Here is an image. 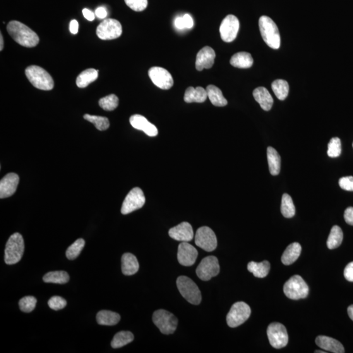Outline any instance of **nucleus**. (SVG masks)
<instances>
[{"label": "nucleus", "mask_w": 353, "mask_h": 353, "mask_svg": "<svg viewBox=\"0 0 353 353\" xmlns=\"http://www.w3.org/2000/svg\"><path fill=\"white\" fill-rule=\"evenodd\" d=\"M302 247L299 243H293L285 249L282 256V261L285 265L289 266L298 260L301 254Z\"/></svg>", "instance_id": "nucleus-25"}, {"label": "nucleus", "mask_w": 353, "mask_h": 353, "mask_svg": "<svg viewBox=\"0 0 353 353\" xmlns=\"http://www.w3.org/2000/svg\"><path fill=\"white\" fill-rule=\"evenodd\" d=\"M37 300L33 296H25L19 301V307L21 310L25 313H30L35 309Z\"/></svg>", "instance_id": "nucleus-41"}, {"label": "nucleus", "mask_w": 353, "mask_h": 353, "mask_svg": "<svg viewBox=\"0 0 353 353\" xmlns=\"http://www.w3.org/2000/svg\"><path fill=\"white\" fill-rule=\"evenodd\" d=\"M254 100L260 104L262 109L264 111H270L272 107L273 99L270 93L263 86L256 88L253 91Z\"/></svg>", "instance_id": "nucleus-22"}, {"label": "nucleus", "mask_w": 353, "mask_h": 353, "mask_svg": "<svg viewBox=\"0 0 353 353\" xmlns=\"http://www.w3.org/2000/svg\"><path fill=\"white\" fill-rule=\"evenodd\" d=\"M95 15L100 19L105 18L107 16V11L104 7H100L95 11Z\"/></svg>", "instance_id": "nucleus-49"}, {"label": "nucleus", "mask_w": 353, "mask_h": 353, "mask_svg": "<svg viewBox=\"0 0 353 353\" xmlns=\"http://www.w3.org/2000/svg\"><path fill=\"white\" fill-rule=\"evenodd\" d=\"M85 241L83 239H78L76 240L73 244L71 245L67 249L66 256L69 260H75L78 258L79 254L85 247Z\"/></svg>", "instance_id": "nucleus-38"}, {"label": "nucleus", "mask_w": 353, "mask_h": 353, "mask_svg": "<svg viewBox=\"0 0 353 353\" xmlns=\"http://www.w3.org/2000/svg\"><path fill=\"white\" fill-rule=\"evenodd\" d=\"M19 177L14 173H10L4 177L0 181V198H8L13 195L17 189Z\"/></svg>", "instance_id": "nucleus-17"}, {"label": "nucleus", "mask_w": 353, "mask_h": 353, "mask_svg": "<svg viewBox=\"0 0 353 353\" xmlns=\"http://www.w3.org/2000/svg\"><path fill=\"white\" fill-rule=\"evenodd\" d=\"M25 251V242L19 233H14L9 237L5 249V263L8 265L18 263Z\"/></svg>", "instance_id": "nucleus-4"}, {"label": "nucleus", "mask_w": 353, "mask_h": 353, "mask_svg": "<svg viewBox=\"0 0 353 353\" xmlns=\"http://www.w3.org/2000/svg\"><path fill=\"white\" fill-rule=\"evenodd\" d=\"M343 234L342 229L338 226H333L331 230L327 240V247L329 249H335L342 244Z\"/></svg>", "instance_id": "nucleus-33"}, {"label": "nucleus", "mask_w": 353, "mask_h": 353, "mask_svg": "<svg viewBox=\"0 0 353 353\" xmlns=\"http://www.w3.org/2000/svg\"><path fill=\"white\" fill-rule=\"evenodd\" d=\"M83 14L86 20L89 21H93L95 20V14L93 13V12L89 10V9L86 8L84 9L83 10Z\"/></svg>", "instance_id": "nucleus-51"}, {"label": "nucleus", "mask_w": 353, "mask_h": 353, "mask_svg": "<svg viewBox=\"0 0 353 353\" xmlns=\"http://www.w3.org/2000/svg\"><path fill=\"white\" fill-rule=\"evenodd\" d=\"M220 272V266L217 257L209 256L204 258L196 269V274L204 282L210 280Z\"/></svg>", "instance_id": "nucleus-11"}, {"label": "nucleus", "mask_w": 353, "mask_h": 353, "mask_svg": "<svg viewBox=\"0 0 353 353\" xmlns=\"http://www.w3.org/2000/svg\"><path fill=\"white\" fill-rule=\"evenodd\" d=\"M286 296L291 300L306 299L308 296V285L300 275H294L285 283L283 287Z\"/></svg>", "instance_id": "nucleus-5"}, {"label": "nucleus", "mask_w": 353, "mask_h": 353, "mask_svg": "<svg viewBox=\"0 0 353 353\" xmlns=\"http://www.w3.org/2000/svg\"><path fill=\"white\" fill-rule=\"evenodd\" d=\"M339 184L345 191L353 192V177H343L339 181Z\"/></svg>", "instance_id": "nucleus-44"}, {"label": "nucleus", "mask_w": 353, "mask_h": 353, "mask_svg": "<svg viewBox=\"0 0 353 353\" xmlns=\"http://www.w3.org/2000/svg\"><path fill=\"white\" fill-rule=\"evenodd\" d=\"M179 291L184 299L193 305H199L201 301L200 289L196 283L186 276H180L177 280Z\"/></svg>", "instance_id": "nucleus-6"}, {"label": "nucleus", "mask_w": 353, "mask_h": 353, "mask_svg": "<svg viewBox=\"0 0 353 353\" xmlns=\"http://www.w3.org/2000/svg\"><path fill=\"white\" fill-rule=\"evenodd\" d=\"M134 339L133 333L128 331H121L118 332L114 336L112 342V347L114 349H118L125 346L131 343Z\"/></svg>", "instance_id": "nucleus-35"}, {"label": "nucleus", "mask_w": 353, "mask_h": 353, "mask_svg": "<svg viewBox=\"0 0 353 353\" xmlns=\"http://www.w3.org/2000/svg\"><path fill=\"white\" fill-rule=\"evenodd\" d=\"M345 222L348 225L353 226V208L349 207L346 209L344 213Z\"/></svg>", "instance_id": "nucleus-46"}, {"label": "nucleus", "mask_w": 353, "mask_h": 353, "mask_svg": "<svg viewBox=\"0 0 353 353\" xmlns=\"http://www.w3.org/2000/svg\"><path fill=\"white\" fill-rule=\"evenodd\" d=\"M169 235L172 239L181 242H189L194 238L193 227L189 222H183L169 230Z\"/></svg>", "instance_id": "nucleus-18"}, {"label": "nucleus", "mask_w": 353, "mask_h": 353, "mask_svg": "<svg viewBox=\"0 0 353 353\" xmlns=\"http://www.w3.org/2000/svg\"><path fill=\"white\" fill-rule=\"evenodd\" d=\"M271 88L276 97L280 100H284L288 97L289 92V86L287 81L277 79L271 84Z\"/></svg>", "instance_id": "nucleus-34"}, {"label": "nucleus", "mask_w": 353, "mask_h": 353, "mask_svg": "<svg viewBox=\"0 0 353 353\" xmlns=\"http://www.w3.org/2000/svg\"><path fill=\"white\" fill-rule=\"evenodd\" d=\"M129 122L134 128L141 131L146 135L155 137L158 135V129L155 125L148 121L145 117L140 115H134L129 118Z\"/></svg>", "instance_id": "nucleus-20"}, {"label": "nucleus", "mask_w": 353, "mask_h": 353, "mask_svg": "<svg viewBox=\"0 0 353 353\" xmlns=\"http://www.w3.org/2000/svg\"><path fill=\"white\" fill-rule=\"evenodd\" d=\"M249 272L253 273L256 277L264 278L268 275L270 270V264L267 261L258 263L255 262H250L247 265Z\"/></svg>", "instance_id": "nucleus-29"}, {"label": "nucleus", "mask_w": 353, "mask_h": 353, "mask_svg": "<svg viewBox=\"0 0 353 353\" xmlns=\"http://www.w3.org/2000/svg\"><path fill=\"white\" fill-rule=\"evenodd\" d=\"M239 29L238 18L232 14H229L222 21L220 26V37L225 42H233L236 38Z\"/></svg>", "instance_id": "nucleus-14"}, {"label": "nucleus", "mask_w": 353, "mask_h": 353, "mask_svg": "<svg viewBox=\"0 0 353 353\" xmlns=\"http://www.w3.org/2000/svg\"><path fill=\"white\" fill-rule=\"evenodd\" d=\"M345 278L349 282H353V262L348 264L344 270Z\"/></svg>", "instance_id": "nucleus-45"}, {"label": "nucleus", "mask_w": 353, "mask_h": 353, "mask_svg": "<svg viewBox=\"0 0 353 353\" xmlns=\"http://www.w3.org/2000/svg\"><path fill=\"white\" fill-rule=\"evenodd\" d=\"M26 76L34 87L42 90H50L54 88V81L44 69L38 66H30L25 70Z\"/></svg>", "instance_id": "nucleus-3"}, {"label": "nucleus", "mask_w": 353, "mask_h": 353, "mask_svg": "<svg viewBox=\"0 0 353 353\" xmlns=\"http://www.w3.org/2000/svg\"><path fill=\"white\" fill-rule=\"evenodd\" d=\"M184 25H185V27L187 29H191L193 27L194 21L192 16L189 14H185L183 16Z\"/></svg>", "instance_id": "nucleus-48"}, {"label": "nucleus", "mask_w": 353, "mask_h": 353, "mask_svg": "<svg viewBox=\"0 0 353 353\" xmlns=\"http://www.w3.org/2000/svg\"><path fill=\"white\" fill-rule=\"evenodd\" d=\"M267 335L269 342L275 349L285 347L289 342V336L285 326L278 323H271L268 326Z\"/></svg>", "instance_id": "nucleus-9"}, {"label": "nucleus", "mask_w": 353, "mask_h": 353, "mask_svg": "<svg viewBox=\"0 0 353 353\" xmlns=\"http://www.w3.org/2000/svg\"><path fill=\"white\" fill-rule=\"evenodd\" d=\"M174 25L175 27L179 30H184V29L186 28L182 16H177V17L175 19Z\"/></svg>", "instance_id": "nucleus-47"}, {"label": "nucleus", "mask_w": 353, "mask_h": 353, "mask_svg": "<svg viewBox=\"0 0 353 353\" xmlns=\"http://www.w3.org/2000/svg\"><path fill=\"white\" fill-rule=\"evenodd\" d=\"M347 312L349 318L352 321H353V305H351V306H350L349 307H348Z\"/></svg>", "instance_id": "nucleus-52"}, {"label": "nucleus", "mask_w": 353, "mask_h": 353, "mask_svg": "<svg viewBox=\"0 0 353 353\" xmlns=\"http://www.w3.org/2000/svg\"><path fill=\"white\" fill-rule=\"evenodd\" d=\"M122 28L119 21L114 18L105 19L97 29V34L102 40L117 39L121 35Z\"/></svg>", "instance_id": "nucleus-10"}, {"label": "nucleus", "mask_w": 353, "mask_h": 353, "mask_svg": "<svg viewBox=\"0 0 353 353\" xmlns=\"http://www.w3.org/2000/svg\"><path fill=\"white\" fill-rule=\"evenodd\" d=\"M327 154L331 158L339 157L342 153V144L341 140L338 138H333L330 139L328 145Z\"/></svg>", "instance_id": "nucleus-40"}, {"label": "nucleus", "mask_w": 353, "mask_h": 353, "mask_svg": "<svg viewBox=\"0 0 353 353\" xmlns=\"http://www.w3.org/2000/svg\"><path fill=\"white\" fill-rule=\"evenodd\" d=\"M48 305L50 309L58 311L64 309L66 306L67 302L63 298L60 296H53L50 299L48 302Z\"/></svg>", "instance_id": "nucleus-43"}, {"label": "nucleus", "mask_w": 353, "mask_h": 353, "mask_svg": "<svg viewBox=\"0 0 353 353\" xmlns=\"http://www.w3.org/2000/svg\"><path fill=\"white\" fill-rule=\"evenodd\" d=\"M79 30V23L76 20H73L69 24V31L73 34H77Z\"/></svg>", "instance_id": "nucleus-50"}, {"label": "nucleus", "mask_w": 353, "mask_h": 353, "mask_svg": "<svg viewBox=\"0 0 353 353\" xmlns=\"http://www.w3.org/2000/svg\"><path fill=\"white\" fill-rule=\"evenodd\" d=\"M125 3L132 10L140 12L145 10L147 7V0H124Z\"/></svg>", "instance_id": "nucleus-42"}, {"label": "nucleus", "mask_w": 353, "mask_h": 353, "mask_svg": "<svg viewBox=\"0 0 353 353\" xmlns=\"http://www.w3.org/2000/svg\"><path fill=\"white\" fill-rule=\"evenodd\" d=\"M153 321L160 332L165 335L174 333L178 324L176 317L164 309L156 311L153 314Z\"/></svg>", "instance_id": "nucleus-7"}, {"label": "nucleus", "mask_w": 353, "mask_h": 353, "mask_svg": "<svg viewBox=\"0 0 353 353\" xmlns=\"http://www.w3.org/2000/svg\"><path fill=\"white\" fill-rule=\"evenodd\" d=\"M216 54L214 50L210 47H205L198 52L196 56V68L197 70L202 71L204 69H210L214 64Z\"/></svg>", "instance_id": "nucleus-19"}, {"label": "nucleus", "mask_w": 353, "mask_h": 353, "mask_svg": "<svg viewBox=\"0 0 353 353\" xmlns=\"http://www.w3.org/2000/svg\"><path fill=\"white\" fill-rule=\"evenodd\" d=\"M269 170L271 175L275 176L281 171V157L274 148L269 146L267 150Z\"/></svg>", "instance_id": "nucleus-28"}, {"label": "nucleus", "mask_w": 353, "mask_h": 353, "mask_svg": "<svg viewBox=\"0 0 353 353\" xmlns=\"http://www.w3.org/2000/svg\"><path fill=\"white\" fill-rule=\"evenodd\" d=\"M148 76L152 82L161 89L168 90L174 85V79L171 74L161 67L151 68L148 70Z\"/></svg>", "instance_id": "nucleus-15"}, {"label": "nucleus", "mask_w": 353, "mask_h": 353, "mask_svg": "<svg viewBox=\"0 0 353 353\" xmlns=\"http://www.w3.org/2000/svg\"><path fill=\"white\" fill-rule=\"evenodd\" d=\"M281 211L285 218H292L296 213V209L291 197L288 194H284L282 197Z\"/></svg>", "instance_id": "nucleus-36"}, {"label": "nucleus", "mask_w": 353, "mask_h": 353, "mask_svg": "<svg viewBox=\"0 0 353 353\" xmlns=\"http://www.w3.org/2000/svg\"><path fill=\"white\" fill-rule=\"evenodd\" d=\"M98 78V70L95 69H88L83 71L77 78L76 84L79 88H86L90 83L97 80Z\"/></svg>", "instance_id": "nucleus-31"}, {"label": "nucleus", "mask_w": 353, "mask_h": 353, "mask_svg": "<svg viewBox=\"0 0 353 353\" xmlns=\"http://www.w3.org/2000/svg\"><path fill=\"white\" fill-rule=\"evenodd\" d=\"M43 281L47 283L65 284L69 280L68 273L64 271H50L44 275Z\"/></svg>", "instance_id": "nucleus-32"}, {"label": "nucleus", "mask_w": 353, "mask_h": 353, "mask_svg": "<svg viewBox=\"0 0 353 353\" xmlns=\"http://www.w3.org/2000/svg\"><path fill=\"white\" fill-rule=\"evenodd\" d=\"M316 344L321 349L335 353L345 352V349L339 341L325 336H319L315 340Z\"/></svg>", "instance_id": "nucleus-21"}, {"label": "nucleus", "mask_w": 353, "mask_h": 353, "mask_svg": "<svg viewBox=\"0 0 353 353\" xmlns=\"http://www.w3.org/2000/svg\"><path fill=\"white\" fill-rule=\"evenodd\" d=\"M4 49V38L3 36H2V33L1 35H0V50H3Z\"/></svg>", "instance_id": "nucleus-53"}, {"label": "nucleus", "mask_w": 353, "mask_h": 353, "mask_svg": "<svg viewBox=\"0 0 353 353\" xmlns=\"http://www.w3.org/2000/svg\"><path fill=\"white\" fill-rule=\"evenodd\" d=\"M195 244L204 251H213L217 247V237L215 232L210 227H201L197 230Z\"/></svg>", "instance_id": "nucleus-13"}, {"label": "nucleus", "mask_w": 353, "mask_h": 353, "mask_svg": "<svg viewBox=\"0 0 353 353\" xmlns=\"http://www.w3.org/2000/svg\"><path fill=\"white\" fill-rule=\"evenodd\" d=\"M98 323L100 325L114 326L119 323L121 316L115 312L102 310L98 312L97 316Z\"/></svg>", "instance_id": "nucleus-30"}, {"label": "nucleus", "mask_w": 353, "mask_h": 353, "mask_svg": "<svg viewBox=\"0 0 353 353\" xmlns=\"http://www.w3.org/2000/svg\"><path fill=\"white\" fill-rule=\"evenodd\" d=\"M352 146H353V143H352Z\"/></svg>", "instance_id": "nucleus-55"}, {"label": "nucleus", "mask_w": 353, "mask_h": 353, "mask_svg": "<svg viewBox=\"0 0 353 353\" xmlns=\"http://www.w3.org/2000/svg\"><path fill=\"white\" fill-rule=\"evenodd\" d=\"M230 62L235 68H249L253 66V59L248 52H240L233 55Z\"/></svg>", "instance_id": "nucleus-26"}, {"label": "nucleus", "mask_w": 353, "mask_h": 353, "mask_svg": "<svg viewBox=\"0 0 353 353\" xmlns=\"http://www.w3.org/2000/svg\"><path fill=\"white\" fill-rule=\"evenodd\" d=\"M84 119L94 124L96 128L99 129L100 131H106L109 128V121L106 117L86 114L84 115Z\"/></svg>", "instance_id": "nucleus-37"}, {"label": "nucleus", "mask_w": 353, "mask_h": 353, "mask_svg": "<svg viewBox=\"0 0 353 353\" xmlns=\"http://www.w3.org/2000/svg\"><path fill=\"white\" fill-rule=\"evenodd\" d=\"M122 271L125 275H132L138 272L139 264L136 257L131 253H125L122 256Z\"/></svg>", "instance_id": "nucleus-23"}, {"label": "nucleus", "mask_w": 353, "mask_h": 353, "mask_svg": "<svg viewBox=\"0 0 353 353\" xmlns=\"http://www.w3.org/2000/svg\"><path fill=\"white\" fill-rule=\"evenodd\" d=\"M99 105L105 111H114L119 105V98L115 95H110L101 98Z\"/></svg>", "instance_id": "nucleus-39"}, {"label": "nucleus", "mask_w": 353, "mask_h": 353, "mask_svg": "<svg viewBox=\"0 0 353 353\" xmlns=\"http://www.w3.org/2000/svg\"><path fill=\"white\" fill-rule=\"evenodd\" d=\"M208 97L211 104L217 107H224L228 104L227 100L223 96L222 91L217 86L210 85L206 88Z\"/></svg>", "instance_id": "nucleus-27"}, {"label": "nucleus", "mask_w": 353, "mask_h": 353, "mask_svg": "<svg viewBox=\"0 0 353 353\" xmlns=\"http://www.w3.org/2000/svg\"><path fill=\"white\" fill-rule=\"evenodd\" d=\"M259 28L264 42L273 49H280V33L272 19L267 16H262L259 19Z\"/></svg>", "instance_id": "nucleus-2"}, {"label": "nucleus", "mask_w": 353, "mask_h": 353, "mask_svg": "<svg viewBox=\"0 0 353 353\" xmlns=\"http://www.w3.org/2000/svg\"><path fill=\"white\" fill-rule=\"evenodd\" d=\"M251 310L249 305L244 302L235 303L227 317L228 325L231 328L237 327L244 324L251 315Z\"/></svg>", "instance_id": "nucleus-8"}, {"label": "nucleus", "mask_w": 353, "mask_h": 353, "mask_svg": "<svg viewBox=\"0 0 353 353\" xmlns=\"http://www.w3.org/2000/svg\"><path fill=\"white\" fill-rule=\"evenodd\" d=\"M198 251L188 242H181L178 247L177 260L184 266H193L198 257Z\"/></svg>", "instance_id": "nucleus-16"}, {"label": "nucleus", "mask_w": 353, "mask_h": 353, "mask_svg": "<svg viewBox=\"0 0 353 353\" xmlns=\"http://www.w3.org/2000/svg\"><path fill=\"white\" fill-rule=\"evenodd\" d=\"M145 203V197L142 190L136 187L132 189L122 203V214H129L134 211L141 209Z\"/></svg>", "instance_id": "nucleus-12"}, {"label": "nucleus", "mask_w": 353, "mask_h": 353, "mask_svg": "<svg viewBox=\"0 0 353 353\" xmlns=\"http://www.w3.org/2000/svg\"><path fill=\"white\" fill-rule=\"evenodd\" d=\"M7 32L19 45L25 47H34L40 42L36 33L20 22L11 21L7 26Z\"/></svg>", "instance_id": "nucleus-1"}, {"label": "nucleus", "mask_w": 353, "mask_h": 353, "mask_svg": "<svg viewBox=\"0 0 353 353\" xmlns=\"http://www.w3.org/2000/svg\"><path fill=\"white\" fill-rule=\"evenodd\" d=\"M208 98V94L206 89L198 86L194 88L190 86L185 91L184 96V102L187 103H203Z\"/></svg>", "instance_id": "nucleus-24"}, {"label": "nucleus", "mask_w": 353, "mask_h": 353, "mask_svg": "<svg viewBox=\"0 0 353 353\" xmlns=\"http://www.w3.org/2000/svg\"><path fill=\"white\" fill-rule=\"evenodd\" d=\"M314 352H315V353H318H318H320V352H321V353H325V352H326L323 351V350H322V351H321V350H315V351H314Z\"/></svg>", "instance_id": "nucleus-54"}]
</instances>
